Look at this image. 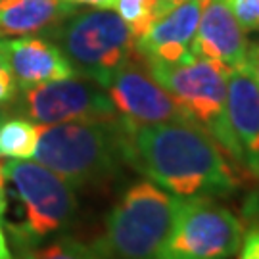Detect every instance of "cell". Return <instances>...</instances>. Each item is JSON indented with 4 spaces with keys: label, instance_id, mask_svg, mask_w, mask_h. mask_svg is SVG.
<instances>
[{
    "label": "cell",
    "instance_id": "obj_27",
    "mask_svg": "<svg viewBox=\"0 0 259 259\" xmlns=\"http://www.w3.org/2000/svg\"><path fill=\"white\" fill-rule=\"evenodd\" d=\"M4 117H6V110H4V108H0V121L4 119Z\"/></svg>",
    "mask_w": 259,
    "mask_h": 259
},
{
    "label": "cell",
    "instance_id": "obj_5",
    "mask_svg": "<svg viewBox=\"0 0 259 259\" xmlns=\"http://www.w3.org/2000/svg\"><path fill=\"white\" fill-rule=\"evenodd\" d=\"M50 35L58 40L75 71L102 89L137 56V38L110 8L75 12L56 25Z\"/></svg>",
    "mask_w": 259,
    "mask_h": 259
},
{
    "label": "cell",
    "instance_id": "obj_16",
    "mask_svg": "<svg viewBox=\"0 0 259 259\" xmlns=\"http://www.w3.org/2000/svg\"><path fill=\"white\" fill-rule=\"evenodd\" d=\"M111 8L127 23L135 38L146 35L156 19L161 18L159 0H113Z\"/></svg>",
    "mask_w": 259,
    "mask_h": 259
},
{
    "label": "cell",
    "instance_id": "obj_3",
    "mask_svg": "<svg viewBox=\"0 0 259 259\" xmlns=\"http://www.w3.org/2000/svg\"><path fill=\"white\" fill-rule=\"evenodd\" d=\"M144 64L186 115L207 131L242 175L248 177L227 115V84L232 69L202 56L185 64H163L154 60H144Z\"/></svg>",
    "mask_w": 259,
    "mask_h": 259
},
{
    "label": "cell",
    "instance_id": "obj_20",
    "mask_svg": "<svg viewBox=\"0 0 259 259\" xmlns=\"http://www.w3.org/2000/svg\"><path fill=\"white\" fill-rule=\"evenodd\" d=\"M240 259H259V229L251 227L248 234H244L240 246Z\"/></svg>",
    "mask_w": 259,
    "mask_h": 259
},
{
    "label": "cell",
    "instance_id": "obj_7",
    "mask_svg": "<svg viewBox=\"0 0 259 259\" xmlns=\"http://www.w3.org/2000/svg\"><path fill=\"white\" fill-rule=\"evenodd\" d=\"M244 225L209 196L179 198L173 227L156 259H229L240 250Z\"/></svg>",
    "mask_w": 259,
    "mask_h": 259
},
{
    "label": "cell",
    "instance_id": "obj_23",
    "mask_svg": "<svg viewBox=\"0 0 259 259\" xmlns=\"http://www.w3.org/2000/svg\"><path fill=\"white\" fill-rule=\"evenodd\" d=\"M69 4H75V6H93V8H110L113 0H65Z\"/></svg>",
    "mask_w": 259,
    "mask_h": 259
},
{
    "label": "cell",
    "instance_id": "obj_10",
    "mask_svg": "<svg viewBox=\"0 0 259 259\" xmlns=\"http://www.w3.org/2000/svg\"><path fill=\"white\" fill-rule=\"evenodd\" d=\"M207 0H185L165 12L137 38V54L163 64H185L196 56V33Z\"/></svg>",
    "mask_w": 259,
    "mask_h": 259
},
{
    "label": "cell",
    "instance_id": "obj_6",
    "mask_svg": "<svg viewBox=\"0 0 259 259\" xmlns=\"http://www.w3.org/2000/svg\"><path fill=\"white\" fill-rule=\"evenodd\" d=\"M4 179L14 185L23 209L21 223L10 231L21 251L38 246L73 223L77 198L73 186L38 161L10 159L2 165Z\"/></svg>",
    "mask_w": 259,
    "mask_h": 259
},
{
    "label": "cell",
    "instance_id": "obj_1",
    "mask_svg": "<svg viewBox=\"0 0 259 259\" xmlns=\"http://www.w3.org/2000/svg\"><path fill=\"white\" fill-rule=\"evenodd\" d=\"M123 125L127 163L167 192L179 198H213L231 194L242 185V171L194 121Z\"/></svg>",
    "mask_w": 259,
    "mask_h": 259
},
{
    "label": "cell",
    "instance_id": "obj_4",
    "mask_svg": "<svg viewBox=\"0 0 259 259\" xmlns=\"http://www.w3.org/2000/svg\"><path fill=\"white\" fill-rule=\"evenodd\" d=\"M179 196L152 181H137L106 217L96 248L108 259H156L173 227Z\"/></svg>",
    "mask_w": 259,
    "mask_h": 259
},
{
    "label": "cell",
    "instance_id": "obj_18",
    "mask_svg": "<svg viewBox=\"0 0 259 259\" xmlns=\"http://www.w3.org/2000/svg\"><path fill=\"white\" fill-rule=\"evenodd\" d=\"M244 33L259 31V0H227Z\"/></svg>",
    "mask_w": 259,
    "mask_h": 259
},
{
    "label": "cell",
    "instance_id": "obj_2",
    "mask_svg": "<svg viewBox=\"0 0 259 259\" xmlns=\"http://www.w3.org/2000/svg\"><path fill=\"white\" fill-rule=\"evenodd\" d=\"M35 161L52 169L73 188L106 185L125 159L123 121H69L38 125Z\"/></svg>",
    "mask_w": 259,
    "mask_h": 259
},
{
    "label": "cell",
    "instance_id": "obj_13",
    "mask_svg": "<svg viewBox=\"0 0 259 259\" xmlns=\"http://www.w3.org/2000/svg\"><path fill=\"white\" fill-rule=\"evenodd\" d=\"M196 54L229 69H242L248 62V40L227 0H207L196 33Z\"/></svg>",
    "mask_w": 259,
    "mask_h": 259
},
{
    "label": "cell",
    "instance_id": "obj_21",
    "mask_svg": "<svg viewBox=\"0 0 259 259\" xmlns=\"http://www.w3.org/2000/svg\"><path fill=\"white\" fill-rule=\"evenodd\" d=\"M246 69L250 71V75L253 77V81L259 87V45L251 47L248 50V62H246Z\"/></svg>",
    "mask_w": 259,
    "mask_h": 259
},
{
    "label": "cell",
    "instance_id": "obj_17",
    "mask_svg": "<svg viewBox=\"0 0 259 259\" xmlns=\"http://www.w3.org/2000/svg\"><path fill=\"white\" fill-rule=\"evenodd\" d=\"M23 259H108L96 246L64 236L47 246H35L23 251Z\"/></svg>",
    "mask_w": 259,
    "mask_h": 259
},
{
    "label": "cell",
    "instance_id": "obj_9",
    "mask_svg": "<svg viewBox=\"0 0 259 259\" xmlns=\"http://www.w3.org/2000/svg\"><path fill=\"white\" fill-rule=\"evenodd\" d=\"M113 108L127 125L192 121L161 84L150 75L144 60L133 56L106 87Z\"/></svg>",
    "mask_w": 259,
    "mask_h": 259
},
{
    "label": "cell",
    "instance_id": "obj_8",
    "mask_svg": "<svg viewBox=\"0 0 259 259\" xmlns=\"http://www.w3.org/2000/svg\"><path fill=\"white\" fill-rule=\"evenodd\" d=\"M16 111L38 125L69 121H111L117 111L108 93L87 77H67L21 91Z\"/></svg>",
    "mask_w": 259,
    "mask_h": 259
},
{
    "label": "cell",
    "instance_id": "obj_25",
    "mask_svg": "<svg viewBox=\"0 0 259 259\" xmlns=\"http://www.w3.org/2000/svg\"><path fill=\"white\" fill-rule=\"evenodd\" d=\"M4 183H6V179H4V173H2V163H0V217L4 215L6 211V188H4Z\"/></svg>",
    "mask_w": 259,
    "mask_h": 259
},
{
    "label": "cell",
    "instance_id": "obj_12",
    "mask_svg": "<svg viewBox=\"0 0 259 259\" xmlns=\"http://www.w3.org/2000/svg\"><path fill=\"white\" fill-rule=\"evenodd\" d=\"M227 115L246 175L259 181V87L246 67L232 69L227 84Z\"/></svg>",
    "mask_w": 259,
    "mask_h": 259
},
{
    "label": "cell",
    "instance_id": "obj_14",
    "mask_svg": "<svg viewBox=\"0 0 259 259\" xmlns=\"http://www.w3.org/2000/svg\"><path fill=\"white\" fill-rule=\"evenodd\" d=\"M75 12L65 0H0V38L52 31Z\"/></svg>",
    "mask_w": 259,
    "mask_h": 259
},
{
    "label": "cell",
    "instance_id": "obj_26",
    "mask_svg": "<svg viewBox=\"0 0 259 259\" xmlns=\"http://www.w3.org/2000/svg\"><path fill=\"white\" fill-rule=\"evenodd\" d=\"M181 2H185V0H159V12H161V16H163L165 12H169L171 8L179 6Z\"/></svg>",
    "mask_w": 259,
    "mask_h": 259
},
{
    "label": "cell",
    "instance_id": "obj_24",
    "mask_svg": "<svg viewBox=\"0 0 259 259\" xmlns=\"http://www.w3.org/2000/svg\"><path fill=\"white\" fill-rule=\"evenodd\" d=\"M0 259H14L12 250L8 246V240H6V234L2 231V223H0Z\"/></svg>",
    "mask_w": 259,
    "mask_h": 259
},
{
    "label": "cell",
    "instance_id": "obj_22",
    "mask_svg": "<svg viewBox=\"0 0 259 259\" xmlns=\"http://www.w3.org/2000/svg\"><path fill=\"white\" fill-rule=\"evenodd\" d=\"M246 217L251 221V227L259 229V194L251 196L246 204Z\"/></svg>",
    "mask_w": 259,
    "mask_h": 259
},
{
    "label": "cell",
    "instance_id": "obj_19",
    "mask_svg": "<svg viewBox=\"0 0 259 259\" xmlns=\"http://www.w3.org/2000/svg\"><path fill=\"white\" fill-rule=\"evenodd\" d=\"M18 83L12 73L8 58L0 47V104H10L18 98Z\"/></svg>",
    "mask_w": 259,
    "mask_h": 259
},
{
    "label": "cell",
    "instance_id": "obj_15",
    "mask_svg": "<svg viewBox=\"0 0 259 259\" xmlns=\"http://www.w3.org/2000/svg\"><path fill=\"white\" fill-rule=\"evenodd\" d=\"M38 142V123L27 117H10L0 121V157L29 159Z\"/></svg>",
    "mask_w": 259,
    "mask_h": 259
},
{
    "label": "cell",
    "instance_id": "obj_11",
    "mask_svg": "<svg viewBox=\"0 0 259 259\" xmlns=\"http://www.w3.org/2000/svg\"><path fill=\"white\" fill-rule=\"evenodd\" d=\"M19 91L50 81L77 75L64 50L47 38L23 35L19 38H0Z\"/></svg>",
    "mask_w": 259,
    "mask_h": 259
}]
</instances>
